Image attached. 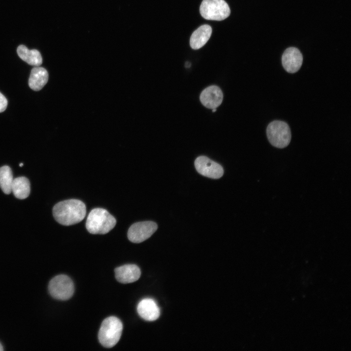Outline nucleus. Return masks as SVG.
Segmentation results:
<instances>
[{"label":"nucleus","instance_id":"13","mask_svg":"<svg viewBox=\"0 0 351 351\" xmlns=\"http://www.w3.org/2000/svg\"><path fill=\"white\" fill-rule=\"evenodd\" d=\"M212 32V27L208 24H204L199 27L191 36V47L197 50L203 47L210 38Z\"/></svg>","mask_w":351,"mask_h":351},{"label":"nucleus","instance_id":"22","mask_svg":"<svg viewBox=\"0 0 351 351\" xmlns=\"http://www.w3.org/2000/svg\"><path fill=\"white\" fill-rule=\"evenodd\" d=\"M23 165V164L22 163H20V164H19V166H20V167H21V166H22Z\"/></svg>","mask_w":351,"mask_h":351},{"label":"nucleus","instance_id":"16","mask_svg":"<svg viewBox=\"0 0 351 351\" xmlns=\"http://www.w3.org/2000/svg\"><path fill=\"white\" fill-rule=\"evenodd\" d=\"M12 192L18 199H23L27 198L30 193V184L29 180L24 176L14 179L12 185Z\"/></svg>","mask_w":351,"mask_h":351},{"label":"nucleus","instance_id":"21","mask_svg":"<svg viewBox=\"0 0 351 351\" xmlns=\"http://www.w3.org/2000/svg\"><path fill=\"white\" fill-rule=\"evenodd\" d=\"M216 111V108L213 109V110H212V112H215Z\"/></svg>","mask_w":351,"mask_h":351},{"label":"nucleus","instance_id":"3","mask_svg":"<svg viewBox=\"0 0 351 351\" xmlns=\"http://www.w3.org/2000/svg\"><path fill=\"white\" fill-rule=\"evenodd\" d=\"M122 329V323L118 318L115 316L106 318L99 330L98 338L100 343L105 348L113 347L119 340Z\"/></svg>","mask_w":351,"mask_h":351},{"label":"nucleus","instance_id":"15","mask_svg":"<svg viewBox=\"0 0 351 351\" xmlns=\"http://www.w3.org/2000/svg\"><path fill=\"white\" fill-rule=\"evenodd\" d=\"M17 52L19 57L30 65L39 66L42 64V57L37 50H29L25 45H20Z\"/></svg>","mask_w":351,"mask_h":351},{"label":"nucleus","instance_id":"2","mask_svg":"<svg viewBox=\"0 0 351 351\" xmlns=\"http://www.w3.org/2000/svg\"><path fill=\"white\" fill-rule=\"evenodd\" d=\"M116 224L115 218L107 210L95 208L88 214L86 227L92 234H105L113 229Z\"/></svg>","mask_w":351,"mask_h":351},{"label":"nucleus","instance_id":"19","mask_svg":"<svg viewBox=\"0 0 351 351\" xmlns=\"http://www.w3.org/2000/svg\"><path fill=\"white\" fill-rule=\"evenodd\" d=\"M190 65H191L190 63H189V62H186V64H185V66L186 67H189Z\"/></svg>","mask_w":351,"mask_h":351},{"label":"nucleus","instance_id":"14","mask_svg":"<svg viewBox=\"0 0 351 351\" xmlns=\"http://www.w3.org/2000/svg\"><path fill=\"white\" fill-rule=\"evenodd\" d=\"M48 79V73L47 70L41 67H35L31 71L28 84L31 89L38 91L44 86Z\"/></svg>","mask_w":351,"mask_h":351},{"label":"nucleus","instance_id":"1","mask_svg":"<svg viewBox=\"0 0 351 351\" xmlns=\"http://www.w3.org/2000/svg\"><path fill=\"white\" fill-rule=\"evenodd\" d=\"M86 206L81 201L71 199L57 203L53 209V216L59 224L69 226L80 222L85 217Z\"/></svg>","mask_w":351,"mask_h":351},{"label":"nucleus","instance_id":"7","mask_svg":"<svg viewBox=\"0 0 351 351\" xmlns=\"http://www.w3.org/2000/svg\"><path fill=\"white\" fill-rule=\"evenodd\" d=\"M157 229V224L153 221L136 222L129 228L128 238L132 242L140 243L151 237Z\"/></svg>","mask_w":351,"mask_h":351},{"label":"nucleus","instance_id":"10","mask_svg":"<svg viewBox=\"0 0 351 351\" xmlns=\"http://www.w3.org/2000/svg\"><path fill=\"white\" fill-rule=\"evenodd\" d=\"M223 97L221 89L217 86L212 85L208 87L201 92L200 100L204 106L213 109L221 104Z\"/></svg>","mask_w":351,"mask_h":351},{"label":"nucleus","instance_id":"9","mask_svg":"<svg viewBox=\"0 0 351 351\" xmlns=\"http://www.w3.org/2000/svg\"><path fill=\"white\" fill-rule=\"evenodd\" d=\"M303 62V56L296 48L291 47L286 49L282 56V64L288 73H294L300 68Z\"/></svg>","mask_w":351,"mask_h":351},{"label":"nucleus","instance_id":"18","mask_svg":"<svg viewBox=\"0 0 351 351\" xmlns=\"http://www.w3.org/2000/svg\"><path fill=\"white\" fill-rule=\"evenodd\" d=\"M7 100L6 98L0 92V113L3 112L7 106Z\"/></svg>","mask_w":351,"mask_h":351},{"label":"nucleus","instance_id":"12","mask_svg":"<svg viewBox=\"0 0 351 351\" xmlns=\"http://www.w3.org/2000/svg\"><path fill=\"white\" fill-rule=\"evenodd\" d=\"M116 279L120 283L128 284L137 281L140 277L139 268L135 264H127L115 270Z\"/></svg>","mask_w":351,"mask_h":351},{"label":"nucleus","instance_id":"4","mask_svg":"<svg viewBox=\"0 0 351 351\" xmlns=\"http://www.w3.org/2000/svg\"><path fill=\"white\" fill-rule=\"evenodd\" d=\"M267 136L270 143L274 147H287L291 139V132L288 124L284 121L274 120L267 128Z\"/></svg>","mask_w":351,"mask_h":351},{"label":"nucleus","instance_id":"11","mask_svg":"<svg viewBox=\"0 0 351 351\" xmlns=\"http://www.w3.org/2000/svg\"><path fill=\"white\" fill-rule=\"evenodd\" d=\"M139 315L144 320L148 321L156 320L160 316V309L156 301L149 298L141 300L137 306Z\"/></svg>","mask_w":351,"mask_h":351},{"label":"nucleus","instance_id":"6","mask_svg":"<svg viewBox=\"0 0 351 351\" xmlns=\"http://www.w3.org/2000/svg\"><path fill=\"white\" fill-rule=\"evenodd\" d=\"M48 290L54 298L60 300L70 299L74 292V285L72 279L65 274L58 275L49 282Z\"/></svg>","mask_w":351,"mask_h":351},{"label":"nucleus","instance_id":"20","mask_svg":"<svg viewBox=\"0 0 351 351\" xmlns=\"http://www.w3.org/2000/svg\"><path fill=\"white\" fill-rule=\"evenodd\" d=\"M3 350V346L1 345V344L0 343V351H2Z\"/></svg>","mask_w":351,"mask_h":351},{"label":"nucleus","instance_id":"17","mask_svg":"<svg viewBox=\"0 0 351 351\" xmlns=\"http://www.w3.org/2000/svg\"><path fill=\"white\" fill-rule=\"evenodd\" d=\"M13 179L12 170L9 166L5 165L0 168V187L5 194L12 192Z\"/></svg>","mask_w":351,"mask_h":351},{"label":"nucleus","instance_id":"5","mask_svg":"<svg viewBox=\"0 0 351 351\" xmlns=\"http://www.w3.org/2000/svg\"><path fill=\"white\" fill-rule=\"evenodd\" d=\"M199 11L204 19L217 21L226 19L231 13L230 8L224 0H203Z\"/></svg>","mask_w":351,"mask_h":351},{"label":"nucleus","instance_id":"8","mask_svg":"<svg viewBox=\"0 0 351 351\" xmlns=\"http://www.w3.org/2000/svg\"><path fill=\"white\" fill-rule=\"evenodd\" d=\"M195 168L200 175L214 179L220 178L223 175L222 167L205 156H200L195 161Z\"/></svg>","mask_w":351,"mask_h":351}]
</instances>
